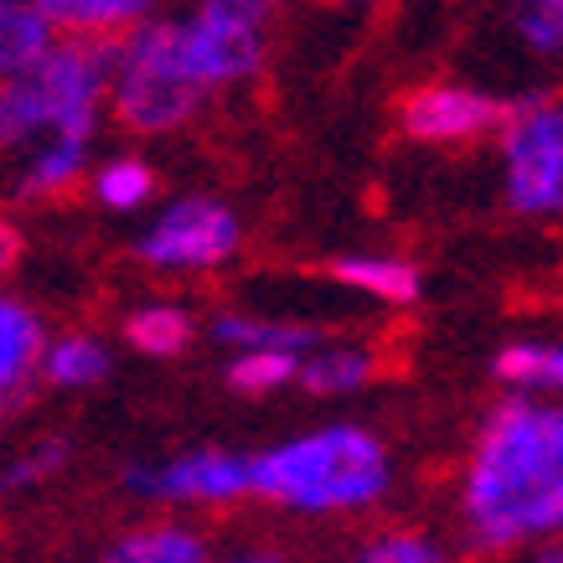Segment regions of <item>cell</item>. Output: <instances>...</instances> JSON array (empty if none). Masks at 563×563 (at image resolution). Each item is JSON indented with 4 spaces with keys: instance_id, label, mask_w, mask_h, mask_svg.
Returning <instances> with one entry per match:
<instances>
[{
    "instance_id": "277c9868",
    "label": "cell",
    "mask_w": 563,
    "mask_h": 563,
    "mask_svg": "<svg viewBox=\"0 0 563 563\" xmlns=\"http://www.w3.org/2000/svg\"><path fill=\"white\" fill-rule=\"evenodd\" d=\"M202 78L191 73L176 16H151L109 47V120L135 140L187 130L207 109Z\"/></svg>"
},
{
    "instance_id": "4fadbf2b",
    "label": "cell",
    "mask_w": 563,
    "mask_h": 563,
    "mask_svg": "<svg viewBox=\"0 0 563 563\" xmlns=\"http://www.w3.org/2000/svg\"><path fill=\"white\" fill-rule=\"evenodd\" d=\"M114 373V352L103 336L93 331H63V336H47V352H42V373L36 383L57 393H88L109 383Z\"/></svg>"
},
{
    "instance_id": "8fae6325",
    "label": "cell",
    "mask_w": 563,
    "mask_h": 563,
    "mask_svg": "<svg viewBox=\"0 0 563 563\" xmlns=\"http://www.w3.org/2000/svg\"><path fill=\"white\" fill-rule=\"evenodd\" d=\"M42 352H47V321L21 295L0 290V419L32 398Z\"/></svg>"
},
{
    "instance_id": "30bf717a",
    "label": "cell",
    "mask_w": 563,
    "mask_h": 563,
    "mask_svg": "<svg viewBox=\"0 0 563 563\" xmlns=\"http://www.w3.org/2000/svg\"><path fill=\"white\" fill-rule=\"evenodd\" d=\"M93 172V140H42L0 161V197L11 207H47L78 191Z\"/></svg>"
},
{
    "instance_id": "52a82bcc",
    "label": "cell",
    "mask_w": 563,
    "mask_h": 563,
    "mask_svg": "<svg viewBox=\"0 0 563 563\" xmlns=\"http://www.w3.org/2000/svg\"><path fill=\"white\" fill-rule=\"evenodd\" d=\"M239 249H243L239 212L228 202H218V197H202V191L166 202L135 239V258L145 269H161V274L222 269Z\"/></svg>"
},
{
    "instance_id": "484cf974",
    "label": "cell",
    "mask_w": 563,
    "mask_h": 563,
    "mask_svg": "<svg viewBox=\"0 0 563 563\" xmlns=\"http://www.w3.org/2000/svg\"><path fill=\"white\" fill-rule=\"evenodd\" d=\"M21 258H26V233L11 212H0V285L21 269Z\"/></svg>"
},
{
    "instance_id": "9c48e42d",
    "label": "cell",
    "mask_w": 563,
    "mask_h": 563,
    "mask_svg": "<svg viewBox=\"0 0 563 563\" xmlns=\"http://www.w3.org/2000/svg\"><path fill=\"white\" fill-rule=\"evenodd\" d=\"M501 120H507V103L465 84H424L398 109L404 135L419 145H471V140L496 135Z\"/></svg>"
},
{
    "instance_id": "cb8c5ba5",
    "label": "cell",
    "mask_w": 563,
    "mask_h": 563,
    "mask_svg": "<svg viewBox=\"0 0 563 563\" xmlns=\"http://www.w3.org/2000/svg\"><path fill=\"white\" fill-rule=\"evenodd\" d=\"M352 563H450V548L429 532H413V528H388L367 538V543L352 553Z\"/></svg>"
},
{
    "instance_id": "7402d4cb",
    "label": "cell",
    "mask_w": 563,
    "mask_h": 563,
    "mask_svg": "<svg viewBox=\"0 0 563 563\" xmlns=\"http://www.w3.org/2000/svg\"><path fill=\"white\" fill-rule=\"evenodd\" d=\"M73 461V444L63 434H42V440L21 444L11 461L0 465V496H21V492H42L52 481L68 471Z\"/></svg>"
},
{
    "instance_id": "83f0119b",
    "label": "cell",
    "mask_w": 563,
    "mask_h": 563,
    "mask_svg": "<svg viewBox=\"0 0 563 563\" xmlns=\"http://www.w3.org/2000/svg\"><path fill=\"white\" fill-rule=\"evenodd\" d=\"M522 563H563V538H553V543H538L528 548V559Z\"/></svg>"
},
{
    "instance_id": "7a4b0ae2",
    "label": "cell",
    "mask_w": 563,
    "mask_h": 563,
    "mask_svg": "<svg viewBox=\"0 0 563 563\" xmlns=\"http://www.w3.org/2000/svg\"><path fill=\"white\" fill-rule=\"evenodd\" d=\"M393 486L388 444L362 424H321L249 461V496L300 517L377 507Z\"/></svg>"
},
{
    "instance_id": "3957f363",
    "label": "cell",
    "mask_w": 563,
    "mask_h": 563,
    "mask_svg": "<svg viewBox=\"0 0 563 563\" xmlns=\"http://www.w3.org/2000/svg\"><path fill=\"white\" fill-rule=\"evenodd\" d=\"M109 47L57 36L26 73L0 84V161L42 140H99L109 120Z\"/></svg>"
},
{
    "instance_id": "9a60e30c",
    "label": "cell",
    "mask_w": 563,
    "mask_h": 563,
    "mask_svg": "<svg viewBox=\"0 0 563 563\" xmlns=\"http://www.w3.org/2000/svg\"><path fill=\"white\" fill-rule=\"evenodd\" d=\"M331 279L346 285V290H362L383 300V306H413L424 295V274L409 258H393V254H342L331 264Z\"/></svg>"
},
{
    "instance_id": "d4e9b609",
    "label": "cell",
    "mask_w": 563,
    "mask_h": 563,
    "mask_svg": "<svg viewBox=\"0 0 563 563\" xmlns=\"http://www.w3.org/2000/svg\"><path fill=\"white\" fill-rule=\"evenodd\" d=\"M512 26L538 57H563V0H517Z\"/></svg>"
},
{
    "instance_id": "ba28073f",
    "label": "cell",
    "mask_w": 563,
    "mask_h": 563,
    "mask_svg": "<svg viewBox=\"0 0 563 563\" xmlns=\"http://www.w3.org/2000/svg\"><path fill=\"white\" fill-rule=\"evenodd\" d=\"M120 486L151 507H228L249 496V461L218 444L181 450L172 461H135L120 471Z\"/></svg>"
},
{
    "instance_id": "6da1fadb",
    "label": "cell",
    "mask_w": 563,
    "mask_h": 563,
    "mask_svg": "<svg viewBox=\"0 0 563 563\" xmlns=\"http://www.w3.org/2000/svg\"><path fill=\"white\" fill-rule=\"evenodd\" d=\"M461 522L476 553L563 538V404L512 393L481 419L461 471Z\"/></svg>"
},
{
    "instance_id": "f1b7e54d",
    "label": "cell",
    "mask_w": 563,
    "mask_h": 563,
    "mask_svg": "<svg viewBox=\"0 0 563 563\" xmlns=\"http://www.w3.org/2000/svg\"><path fill=\"white\" fill-rule=\"evenodd\" d=\"M336 5H373V0H336Z\"/></svg>"
},
{
    "instance_id": "ffe728a7",
    "label": "cell",
    "mask_w": 563,
    "mask_h": 563,
    "mask_svg": "<svg viewBox=\"0 0 563 563\" xmlns=\"http://www.w3.org/2000/svg\"><path fill=\"white\" fill-rule=\"evenodd\" d=\"M88 191L103 212H140L155 202V172L140 155H109L88 172Z\"/></svg>"
},
{
    "instance_id": "44dd1931",
    "label": "cell",
    "mask_w": 563,
    "mask_h": 563,
    "mask_svg": "<svg viewBox=\"0 0 563 563\" xmlns=\"http://www.w3.org/2000/svg\"><path fill=\"white\" fill-rule=\"evenodd\" d=\"M496 383H507L522 398L563 393V342H512L496 357Z\"/></svg>"
},
{
    "instance_id": "5b68a950",
    "label": "cell",
    "mask_w": 563,
    "mask_h": 563,
    "mask_svg": "<svg viewBox=\"0 0 563 563\" xmlns=\"http://www.w3.org/2000/svg\"><path fill=\"white\" fill-rule=\"evenodd\" d=\"M501 191L517 218H563V99H532L501 120Z\"/></svg>"
},
{
    "instance_id": "8992f818",
    "label": "cell",
    "mask_w": 563,
    "mask_h": 563,
    "mask_svg": "<svg viewBox=\"0 0 563 563\" xmlns=\"http://www.w3.org/2000/svg\"><path fill=\"white\" fill-rule=\"evenodd\" d=\"M274 0H197L187 16H176L181 52L207 93L249 84L264 68Z\"/></svg>"
},
{
    "instance_id": "4316f807",
    "label": "cell",
    "mask_w": 563,
    "mask_h": 563,
    "mask_svg": "<svg viewBox=\"0 0 563 563\" xmlns=\"http://www.w3.org/2000/svg\"><path fill=\"white\" fill-rule=\"evenodd\" d=\"M212 563H290V559L269 553V548H249V553H228V559H212Z\"/></svg>"
},
{
    "instance_id": "d6986e66",
    "label": "cell",
    "mask_w": 563,
    "mask_h": 563,
    "mask_svg": "<svg viewBox=\"0 0 563 563\" xmlns=\"http://www.w3.org/2000/svg\"><path fill=\"white\" fill-rule=\"evenodd\" d=\"M47 16L36 11V0H0V84H11L52 47Z\"/></svg>"
},
{
    "instance_id": "7c38bea8",
    "label": "cell",
    "mask_w": 563,
    "mask_h": 563,
    "mask_svg": "<svg viewBox=\"0 0 563 563\" xmlns=\"http://www.w3.org/2000/svg\"><path fill=\"white\" fill-rule=\"evenodd\" d=\"M155 5L161 0H36L52 36H73V42H120L140 21L161 16Z\"/></svg>"
},
{
    "instance_id": "5bb4252c",
    "label": "cell",
    "mask_w": 563,
    "mask_h": 563,
    "mask_svg": "<svg viewBox=\"0 0 563 563\" xmlns=\"http://www.w3.org/2000/svg\"><path fill=\"white\" fill-rule=\"evenodd\" d=\"M207 336L228 352H295L306 357L325 342L316 325H295V321H264V316H249V310H222L212 316Z\"/></svg>"
},
{
    "instance_id": "ac0fdd59",
    "label": "cell",
    "mask_w": 563,
    "mask_h": 563,
    "mask_svg": "<svg viewBox=\"0 0 563 563\" xmlns=\"http://www.w3.org/2000/svg\"><path fill=\"white\" fill-rule=\"evenodd\" d=\"M124 342L135 346L140 357L172 362V357H181V352L197 342V321H191L187 306L151 300V306H135L130 316H124Z\"/></svg>"
},
{
    "instance_id": "e0dca14e",
    "label": "cell",
    "mask_w": 563,
    "mask_h": 563,
    "mask_svg": "<svg viewBox=\"0 0 563 563\" xmlns=\"http://www.w3.org/2000/svg\"><path fill=\"white\" fill-rule=\"evenodd\" d=\"M377 377V357L367 346H342V342H321L316 352L300 357V373L295 383L310 393V398H346V393L367 388Z\"/></svg>"
},
{
    "instance_id": "2e32d148",
    "label": "cell",
    "mask_w": 563,
    "mask_h": 563,
    "mask_svg": "<svg viewBox=\"0 0 563 563\" xmlns=\"http://www.w3.org/2000/svg\"><path fill=\"white\" fill-rule=\"evenodd\" d=\"M99 563H212L202 532L181 522H145V528L120 532L99 553Z\"/></svg>"
},
{
    "instance_id": "603a6c76",
    "label": "cell",
    "mask_w": 563,
    "mask_h": 563,
    "mask_svg": "<svg viewBox=\"0 0 563 563\" xmlns=\"http://www.w3.org/2000/svg\"><path fill=\"white\" fill-rule=\"evenodd\" d=\"M295 373H300V357H295V352H233L222 383L233 393H243V398H269V393L290 388Z\"/></svg>"
}]
</instances>
